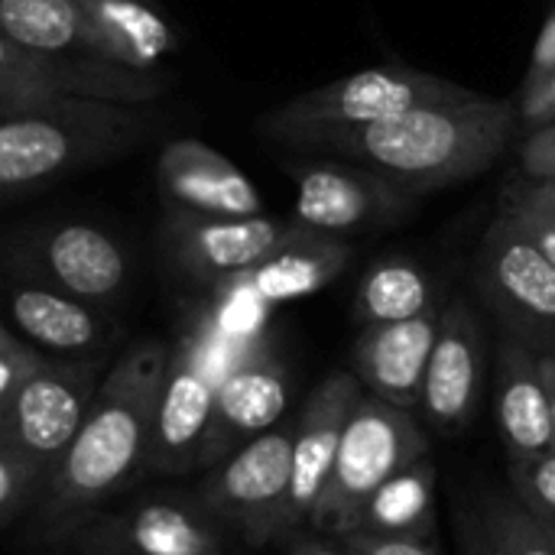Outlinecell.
<instances>
[{"label":"cell","instance_id":"cell-1","mask_svg":"<svg viewBox=\"0 0 555 555\" xmlns=\"http://www.w3.org/2000/svg\"><path fill=\"white\" fill-rule=\"evenodd\" d=\"M166 361V341L140 338L104 371L72 446L39 488V507L49 524L72 527L88 520L146 472Z\"/></svg>","mask_w":555,"mask_h":555},{"label":"cell","instance_id":"cell-2","mask_svg":"<svg viewBox=\"0 0 555 555\" xmlns=\"http://www.w3.org/2000/svg\"><path fill=\"white\" fill-rule=\"evenodd\" d=\"M517 127V107L501 98L468 94L420 104L387 120L325 133L306 150L345 156L397 182L410 195L462 185L491 169Z\"/></svg>","mask_w":555,"mask_h":555},{"label":"cell","instance_id":"cell-3","mask_svg":"<svg viewBox=\"0 0 555 555\" xmlns=\"http://www.w3.org/2000/svg\"><path fill=\"white\" fill-rule=\"evenodd\" d=\"M159 117L153 104L62 98L0 117V202L140 146Z\"/></svg>","mask_w":555,"mask_h":555},{"label":"cell","instance_id":"cell-4","mask_svg":"<svg viewBox=\"0 0 555 555\" xmlns=\"http://www.w3.org/2000/svg\"><path fill=\"white\" fill-rule=\"evenodd\" d=\"M429 455V436L416 413L364 393L341 433L332 475L309 527L322 537H345L361 527L371 498L403 468Z\"/></svg>","mask_w":555,"mask_h":555},{"label":"cell","instance_id":"cell-5","mask_svg":"<svg viewBox=\"0 0 555 555\" xmlns=\"http://www.w3.org/2000/svg\"><path fill=\"white\" fill-rule=\"evenodd\" d=\"M468 94L475 91L433 72L410 65H377L289 98L286 104L263 114L257 127L280 143L306 150L325 133L358 130L420 104L459 101Z\"/></svg>","mask_w":555,"mask_h":555},{"label":"cell","instance_id":"cell-6","mask_svg":"<svg viewBox=\"0 0 555 555\" xmlns=\"http://www.w3.org/2000/svg\"><path fill=\"white\" fill-rule=\"evenodd\" d=\"M101 377L98 358L42 354L0 410V442L39 478V488L72 446Z\"/></svg>","mask_w":555,"mask_h":555},{"label":"cell","instance_id":"cell-7","mask_svg":"<svg viewBox=\"0 0 555 555\" xmlns=\"http://www.w3.org/2000/svg\"><path fill=\"white\" fill-rule=\"evenodd\" d=\"M475 286L504 335L555 354V263L501 208L481 237Z\"/></svg>","mask_w":555,"mask_h":555},{"label":"cell","instance_id":"cell-8","mask_svg":"<svg viewBox=\"0 0 555 555\" xmlns=\"http://www.w3.org/2000/svg\"><path fill=\"white\" fill-rule=\"evenodd\" d=\"M293 468V423L254 436L218 465L205 468L198 504L231 533L250 543L283 537V507Z\"/></svg>","mask_w":555,"mask_h":555},{"label":"cell","instance_id":"cell-9","mask_svg":"<svg viewBox=\"0 0 555 555\" xmlns=\"http://www.w3.org/2000/svg\"><path fill=\"white\" fill-rule=\"evenodd\" d=\"M163 75L104 59L52 55L0 36V117L23 114L62 98H101L120 104H156Z\"/></svg>","mask_w":555,"mask_h":555},{"label":"cell","instance_id":"cell-10","mask_svg":"<svg viewBox=\"0 0 555 555\" xmlns=\"http://www.w3.org/2000/svg\"><path fill=\"white\" fill-rule=\"evenodd\" d=\"M228 530L198 498L153 494L81 530V555H224Z\"/></svg>","mask_w":555,"mask_h":555},{"label":"cell","instance_id":"cell-11","mask_svg":"<svg viewBox=\"0 0 555 555\" xmlns=\"http://www.w3.org/2000/svg\"><path fill=\"white\" fill-rule=\"evenodd\" d=\"M416 195L358 163H309L296 172L293 221L345 237L364 228H380L406 218Z\"/></svg>","mask_w":555,"mask_h":555},{"label":"cell","instance_id":"cell-12","mask_svg":"<svg viewBox=\"0 0 555 555\" xmlns=\"http://www.w3.org/2000/svg\"><path fill=\"white\" fill-rule=\"evenodd\" d=\"M299 224L250 215V218H211L166 208L159 237L169 260L192 280L218 286L228 276H237L270 257L283 241H289Z\"/></svg>","mask_w":555,"mask_h":555},{"label":"cell","instance_id":"cell-13","mask_svg":"<svg viewBox=\"0 0 555 555\" xmlns=\"http://www.w3.org/2000/svg\"><path fill=\"white\" fill-rule=\"evenodd\" d=\"M488 377V345L475 309L465 299L449 302L439 312L436 345L426 364L420 410L426 423L442 436H462L481 406Z\"/></svg>","mask_w":555,"mask_h":555},{"label":"cell","instance_id":"cell-14","mask_svg":"<svg viewBox=\"0 0 555 555\" xmlns=\"http://www.w3.org/2000/svg\"><path fill=\"white\" fill-rule=\"evenodd\" d=\"M364 397L361 380L351 371H335L315 384L299 416L293 420V468L289 494L283 507V537L309 527L312 511L332 475V462L354 403Z\"/></svg>","mask_w":555,"mask_h":555},{"label":"cell","instance_id":"cell-15","mask_svg":"<svg viewBox=\"0 0 555 555\" xmlns=\"http://www.w3.org/2000/svg\"><path fill=\"white\" fill-rule=\"evenodd\" d=\"M218 384L221 380L205 367L192 338L182 332L169 345L146 472H156L163 478H182L198 468V449L211 420Z\"/></svg>","mask_w":555,"mask_h":555},{"label":"cell","instance_id":"cell-16","mask_svg":"<svg viewBox=\"0 0 555 555\" xmlns=\"http://www.w3.org/2000/svg\"><path fill=\"white\" fill-rule=\"evenodd\" d=\"M29 263L39 280L98 309L117 302L130 280L124 244L94 224L65 221L39 231L29 244Z\"/></svg>","mask_w":555,"mask_h":555},{"label":"cell","instance_id":"cell-17","mask_svg":"<svg viewBox=\"0 0 555 555\" xmlns=\"http://www.w3.org/2000/svg\"><path fill=\"white\" fill-rule=\"evenodd\" d=\"M286 406H289L286 367L273 358L270 348H263L218 384L195 472L218 465L254 436L283 423Z\"/></svg>","mask_w":555,"mask_h":555},{"label":"cell","instance_id":"cell-18","mask_svg":"<svg viewBox=\"0 0 555 555\" xmlns=\"http://www.w3.org/2000/svg\"><path fill=\"white\" fill-rule=\"evenodd\" d=\"M159 189L176 211L211 218L263 215V198L254 182L215 146L202 140H172L156 163Z\"/></svg>","mask_w":555,"mask_h":555},{"label":"cell","instance_id":"cell-19","mask_svg":"<svg viewBox=\"0 0 555 555\" xmlns=\"http://www.w3.org/2000/svg\"><path fill=\"white\" fill-rule=\"evenodd\" d=\"M439 312L442 309H429L416 319L364 325L351 354V374L361 380L364 393L380 397L410 413L420 410L426 364L439 332Z\"/></svg>","mask_w":555,"mask_h":555},{"label":"cell","instance_id":"cell-20","mask_svg":"<svg viewBox=\"0 0 555 555\" xmlns=\"http://www.w3.org/2000/svg\"><path fill=\"white\" fill-rule=\"evenodd\" d=\"M494 416L511 465L553 449V410L543 377V351L504 335L494 371Z\"/></svg>","mask_w":555,"mask_h":555},{"label":"cell","instance_id":"cell-21","mask_svg":"<svg viewBox=\"0 0 555 555\" xmlns=\"http://www.w3.org/2000/svg\"><path fill=\"white\" fill-rule=\"evenodd\" d=\"M7 315L29 348L49 358H98L111 335L104 312L46 283H16L7 293Z\"/></svg>","mask_w":555,"mask_h":555},{"label":"cell","instance_id":"cell-22","mask_svg":"<svg viewBox=\"0 0 555 555\" xmlns=\"http://www.w3.org/2000/svg\"><path fill=\"white\" fill-rule=\"evenodd\" d=\"M351 260V247L341 237H328L299 224V231L283 241L270 257L237 273L254 293H260L270 306L293 302L325 289ZM231 280V276H228Z\"/></svg>","mask_w":555,"mask_h":555},{"label":"cell","instance_id":"cell-23","mask_svg":"<svg viewBox=\"0 0 555 555\" xmlns=\"http://www.w3.org/2000/svg\"><path fill=\"white\" fill-rule=\"evenodd\" d=\"M0 36L36 52L114 62L111 46L78 0H0Z\"/></svg>","mask_w":555,"mask_h":555},{"label":"cell","instance_id":"cell-24","mask_svg":"<svg viewBox=\"0 0 555 555\" xmlns=\"http://www.w3.org/2000/svg\"><path fill=\"white\" fill-rule=\"evenodd\" d=\"M117 65L156 72V65L176 49V33L159 13L156 0H78Z\"/></svg>","mask_w":555,"mask_h":555},{"label":"cell","instance_id":"cell-25","mask_svg":"<svg viewBox=\"0 0 555 555\" xmlns=\"http://www.w3.org/2000/svg\"><path fill=\"white\" fill-rule=\"evenodd\" d=\"M384 537L433 540L436 537V468L426 459L393 475L364 507L361 527Z\"/></svg>","mask_w":555,"mask_h":555},{"label":"cell","instance_id":"cell-26","mask_svg":"<svg viewBox=\"0 0 555 555\" xmlns=\"http://www.w3.org/2000/svg\"><path fill=\"white\" fill-rule=\"evenodd\" d=\"M429 309H439L436 283L420 263H413L406 257L377 260L364 273V280L358 286V299H354V315L361 325L403 322V319H416Z\"/></svg>","mask_w":555,"mask_h":555},{"label":"cell","instance_id":"cell-27","mask_svg":"<svg viewBox=\"0 0 555 555\" xmlns=\"http://www.w3.org/2000/svg\"><path fill=\"white\" fill-rule=\"evenodd\" d=\"M468 514L491 555H555V537L517 498L485 494Z\"/></svg>","mask_w":555,"mask_h":555},{"label":"cell","instance_id":"cell-28","mask_svg":"<svg viewBox=\"0 0 555 555\" xmlns=\"http://www.w3.org/2000/svg\"><path fill=\"white\" fill-rule=\"evenodd\" d=\"M273 306L254 293L244 280L231 276L211 286L208 306L198 312V319L221 338L237 341V345H260L267 341V325H270Z\"/></svg>","mask_w":555,"mask_h":555},{"label":"cell","instance_id":"cell-29","mask_svg":"<svg viewBox=\"0 0 555 555\" xmlns=\"http://www.w3.org/2000/svg\"><path fill=\"white\" fill-rule=\"evenodd\" d=\"M511 488L524 511L555 537V449L540 459L511 465Z\"/></svg>","mask_w":555,"mask_h":555},{"label":"cell","instance_id":"cell-30","mask_svg":"<svg viewBox=\"0 0 555 555\" xmlns=\"http://www.w3.org/2000/svg\"><path fill=\"white\" fill-rule=\"evenodd\" d=\"M498 208L507 211L520 224V231L555 263V208L530 192L524 176L504 185Z\"/></svg>","mask_w":555,"mask_h":555},{"label":"cell","instance_id":"cell-31","mask_svg":"<svg viewBox=\"0 0 555 555\" xmlns=\"http://www.w3.org/2000/svg\"><path fill=\"white\" fill-rule=\"evenodd\" d=\"M345 555H439L433 540H410V537H384L371 530H351L345 537H332Z\"/></svg>","mask_w":555,"mask_h":555},{"label":"cell","instance_id":"cell-32","mask_svg":"<svg viewBox=\"0 0 555 555\" xmlns=\"http://www.w3.org/2000/svg\"><path fill=\"white\" fill-rule=\"evenodd\" d=\"M29 498H39V478L0 442V520L20 511Z\"/></svg>","mask_w":555,"mask_h":555},{"label":"cell","instance_id":"cell-33","mask_svg":"<svg viewBox=\"0 0 555 555\" xmlns=\"http://www.w3.org/2000/svg\"><path fill=\"white\" fill-rule=\"evenodd\" d=\"M520 169L530 179H555V124L527 130L520 146Z\"/></svg>","mask_w":555,"mask_h":555},{"label":"cell","instance_id":"cell-34","mask_svg":"<svg viewBox=\"0 0 555 555\" xmlns=\"http://www.w3.org/2000/svg\"><path fill=\"white\" fill-rule=\"evenodd\" d=\"M42 361V354L36 348H29L23 338L0 345V410L7 406V400L13 397V390L20 387V380Z\"/></svg>","mask_w":555,"mask_h":555},{"label":"cell","instance_id":"cell-35","mask_svg":"<svg viewBox=\"0 0 555 555\" xmlns=\"http://www.w3.org/2000/svg\"><path fill=\"white\" fill-rule=\"evenodd\" d=\"M517 117L527 130H537V127H546L555 124V68L530 91L520 94V107H517Z\"/></svg>","mask_w":555,"mask_h":555},{"label":"cell","instance_id":"cell-36","mask_svg":"<svg viewBox=\"0 0 555 555\" xmlns=\"http://www.w3.org/2000/svg\"><path fill=\"white\" fill-rule=\"evenodd\" d=\"M555 68V10L546 16L537 42H533V52H530V65H527V78H524V91L537 88L550 72ZM520 91V94H524Z\"/></svg>","mask_w":555,"mask_h":555},{"label":"cell","instance_id":"cell-37","mask_svg":"<svg viewBox=\"0 0 555 555\" xmlns=\"http://www.w3.org/2000/svg\"><path fill=\"white\" fill-rule=\"evenodd\" d=\"M286 555H345V550L338 546V540H332V537H302V540H296Z\"/></svg>","mask_w":555,"mask_h":555},{"label":"cell","instance_id":"cell-38","mask_svg":"<svg viewBox=\"0 0 555 555\" xmlns=\"http://www.w3.org/2000/svg\"><path fill=\"white\" fill-rule=\"evenodd\" d=\"M462 555H491V550L485 546V540L478 533V527H475V520H472V514L462 517Z\"/></svg>","mask_w":555,"mask_h":555},{"label":"cell","instance_id":"cell-39","mask_svg":"<svg viewBox=\"0 0 555 555\" xmlns=\"http://www.w3.org/2000/svg\"><path fill=\"white\" fill-rule=\"evenodd\" d=\"M543 377L550 390V410H553V449H555V354H543Z\"/></svg>","mask_w":555,"mask_h":555},{"label":"cell","instance_id":"cell-40","mask_svg":"<svg viewBox=\"0 0 555 555\" xmlns=\"http://www.w3.org/2000/svg\"><path fill=\"white\" fill-rule=\"evenodd\" d=\"M524 179H527V185H530V192L537 198H543L546 205L555 208V179H530V176H524Z\"/></svg>","mask_w":555,"mask_h":555},{"label":"cell","instance_id":"cell-41","mask_svg":"<svg viewBox=\"0 0 555 555\" xmlns=\"http://www.w3.org/2000/svg\"><path fill=\"white\" fill-rule=\"evenodd\" d=\"M10 341H20V338H16L7 325H0V345H10Z\"/></svg>","mask_w":555,"mask_h":555}]
</instances>
